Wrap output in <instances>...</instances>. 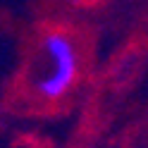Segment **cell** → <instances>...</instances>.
Here are the masks:
<instances>
[{"mask_svg":"<svg viewBox=\"0 0 148 148\" xmlns=\"http://www.w3.org/2000/svg\"><path fill=\"white\" fill-rule=\"evenodd\" d=\"M62 3H67V5H81L84 0H62Z\"/></svg>","mask_w":148,"mask_h":148,"instance_id":"2","label":"cell"},{"mask_svg":"<svg viewBox=\"0 0 148 148\" xmlns=\"http://www.w3.org/2000/svg\"><path fill=\"white\" fill-rule=\"evenodd\" d=\"M41 50L48 60L45 72L36 79V93L43 100H58L74 86L79 77V53L72 36L64 31H48L43 34Z\"/></svg>","mask_w":148,"mask_h":148,"instance_id":"1","label":"cell"}]
</instances>
